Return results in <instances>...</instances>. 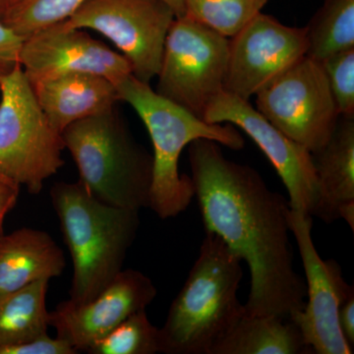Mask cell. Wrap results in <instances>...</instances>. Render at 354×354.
<instances>
[{
  "instance_id": "6da1fadb",
  "label": "cell",
  "mask_w": 354,
  "mask_h": 354,
  "mask_svg": "<svg viewBox=\"0 0 354 354\" xmlns=\"http://www.w3.org/2000/svg\"><path fill=\"white\" fill-rule=\"evenodd\" d=\"M221 146L207 139L188 146L205 230L248 265L250 292L243 315L291 321L304 308L306 285L293 267L290 204L252 167L225 157Z\"/></svg>"
},
{
  "instance_id": "7a4b0ae2",
  "label": "cell",
  "mask_w": 354,
  "mask_h": 354,
  "mask_svg": "<svg viewBox=\"0 0 354 354\" xmlns=\"http://www.w3.org/2000/svg\"><path fill=\"white\" fill-rule=\"evenodd\" d=\"M242 260L206 232L199 255L162 328L160 353L212 354L243 317L237 297Z\"/></svg>"
},
{
  "instance_id": "3957f363",
  "label": "cell",
  "mask_w": 354,
  "mask_h": 354,
  "mask_svg": "<svg viewBox=\"0 0 354 354\" xmlns=\"http://www.w3.org/2000/svg\"><path fill=\"white\" fill-rule=\"evenodd\" d=\"M50 199L73 266L68 300L88 304L122 271L140 211L102 203L78 181L55 183Z\"/></svg>"
},
{
  "instance_id": "277c9868",
  "label": "cell",
  "mask_w": 354,
  "mask_h": 354,
  "mask_svg": "<svg viewBox=\"0 0 354 354\" xmlns=\"http://www.w3.org/2000/svg\"><path fill=\"white\" fill-rule=\"evenodd\" d=\"M118 100L127 102L147 128L152 141L153 178L150 207L162 220L183 213L195 197L191 177L179 172V158L185 147L198 139L215 141L234 150L244 139L227 123H209L158 95L150 84L132 74L116 85Z\"/></svg>"
},
{
  "instance_id": "5b68a950",
  "label": "cell",
  "mask_w": 354,
  "mask_h": 354,
  "mask_svg": "<svg viewBox=\"0 0 354 354\" xmlns=\"http://www.w3.org/2000/svg\"><path fill=\"white\" fill-rule=\"evenodd\" d=\"M78 183L95 199L120 208L150 207L153 157L133 139L115 106L62 133Z\"/></svg>"
},
{
  "instance_id": "8992f818",
  "label": "cell",
  "mask_w": 354,
  "mask_h": 354,
  "mask_svg": "<svg viewBox=\"0 0 354 354\" xmlns=\"http://www.w3.org/2000/svg\"><path fill=\"white\" fill-rule=\"evenodd\" d=\"M64 149L18 65L0 80V176L39 194L64 167Z\"/></svg>"
},
{
  "instance_id": "52a82bcc",
  "label": "cell",
  "mask_w": 354,
  "mask_h": 354,
  "mask_svg": "<svg viewBox=\"0 0 354 354\" xmlns=\"http://www.w3.org/2000/svg\"><path fill=\"white\" fill-rule=\"evenodd\" d=\"M228 57L230 39L186 16L176 17L165 39L155 91L203 118L225 91Z\"/></svg>"
},
{
  "instance_id": "ba28073f",
  "label": "cell",
  "mask_w": 354,
  "mask_h": 354,
  "mask_svg": "<svg viewBox=\"0 0 354 354\" xmlns=\"http://www.w3.org/2000/svg\"><path fill=\"white\" fill-rule=\"evenodd\" d=\"M255 95L266 120L311 153L329 141L341 118L322 64L308 55Z\"/></svg>"
},
{
  "instance_id": "9c48e42d",
  "label": "cell",
  "mask_w": 354,
  "mask_h": 354,
  "mask_svg": "<svg viewBox=\"0 0 354 354\" xmlns=\"http://www.w3.org/2000/svg\"><path fill=\"white\" fill-rule=\"evenodd\" d=\"M176 18L164 0H86L66 22L108 39L131 65L132 75L150 84Z\"/></svg>"
},
{
  "instance_id": "30bf717a",
  "label": "cell",
  "mask_w": 354,
  "mask_h": 354,
  "mask_svg": "<svg viewBox=\"0 0 354 354\" xmlns=\"http://www.w3.org/2000/svg\"><path fill=\"white\" fill-rule=\"evenodd\" d=\"M288 225L297 241L305 272L306 297L304 308L291 319L304 337L305 344L317 354H351L353 348L344 339L337 313L353 293L335 260H324L312 239L313 218L290 209Z\"/></svg>"
},
{
  "instance_id": "8fae6325",
  "label": "cell",
  "mask_w": 354,
  "mask_h": 354,
  "mask_svg": "<svg viewBox=\"0 0 354 354\" xmlns=\"http://www.w3.org/2000/svg\"><path fill=\"white\" fill-rule=\"evenodd\" d=\"M203 118L209 123H230L245 132L285 184L290 209L319 218L321 194L309 150L279 131L248 101L225 91L212 101Z\"/></svg>"
},
{
  "instance_id": "7c38bea8",
  "label": "cell",
  "mask_w": 354,
  "mask_h": 354,
  "mask_svg": "<svg viewBox=\"0 0 354 354\" xmlns=\"http://www.w3.org/2000/svg\"><path fill=\"white\" fill-rule=\"evenodd\" d=\"M230 39L225 92L249 101L307 53L306 27L260 12Z\"/></svg>"
},
{
  "instance_id": "4fadbf2b",
  "label": "cell",
  "mask_w": 354,
  "mask_h": 354,
  "mask_svg": "<svg viewBox=\"0 0 354 354\" xmlns=\"http://www.w3.org/2000/svg\"><path fill=\"white\" fill-rule=\"evenodd\" d=\"M19 64L31 84L69 74H91L116 86L132 74L131 65L121 53L71 27L66 20L25 38Z\"/></svg>"
},
{
  "instance_id": "5bb4252c",
  "label": "cell",
  "mask_w": 354,
  "mask_h": 354,
  "mask_svg": "<svg viewBox=\"0 0 354 354\" xmlns=\"http://www.w3.org/2000/svg\"><path fill=\"white\" fill-rule=\"evenodd\" d=\"M156 297L152 279L137 270H122L92 301L75 304L66 300L58 304L50 312L48 325L77 353H87L128 317L145 310Z\"/></svg>"
},
{
  "instance_id": "9a60e30c",
  "label": "cell",
  "mask_w": 354,
  "mask_h": 354,
  "mask_svg": "<svg viewBox=\"0 0 354 354\" xmlns=\"http://www.w3.org/2000/svg\"><path fill=\"white\" fill-rule=\"evenodd\" d=\"M41 111L51 127L62 133L77 121L114 108L118 88L104 77L69 74L32 84Z\"/></svg>"
},
{
  "instance_id": "2e32d148",
  "label": "cell",
  "mask_w": 354,
  "mask_h": 354,
  "mask_svg": "<svg viewBox=\"0 0 354 354\" xmlns=\"http://www.w3.org/2000/svg\"><path fill=\"white\" fill-rule=\"evenodd\" d=\"M321 208L319 218H342L354 230V118H339L329 141L311 153Z\"/></svg>"
},
{
  "instance_id": "e0dca14e",
  "label": "cell",
  "mask_w": 354,
  "mask_h": 354,
  "mask_svg": "<svg viewBox=\"0 0 354 354\" xmlns=\"http://www.w3.org/2000/svg\"><path fill=\"white\" fill-rule=\"evenodd\" d=\"M64 251L44 230L23 227L0 235V297L64 271Z\"/></svg>"
},
{
  "instance_id": "ac0fdd59",
  "label": "cell",
  "mask_w": 354,
  "mask_h": 354,
  "mask_svg": "<svg viewBox=\"0 0 354 354\" xmlns=\"http://www.w3.org/2000/svg\"><path fill=\"white\" fill-rule=\"evenodd\" d=\"M295 323L276 316H244L212 354H310Z\"/></svg>"
},
{
  "instance_id": "d6986e66",
  "label": "cell",
  "mask_w": 354,
  "mask_h": 354,
  "mask_svg": "<svg viewBox=\"0 0 354 354\" xmlns=\"http://www.w3.org/2000/svg\"><path fill=\"white\" fill-rule=\"evenodd\" d=\"M50 281H39L0 297V346L32 341L48 334Z\"/></svg>"
},
{
  "instance_id": "ffe728a7",
  "label": "cell",
  "mask_w": 354,
  "mask_h": 354,
  "mask_svg": "<svg viewBox=\"0 0 354 354\" xmlns=\"http://www.w3.org/2000/svg\"><path fill=\"white\" fill-rule=\"evenodd\" d=\"M306 55L322 62L354 48V0H325L306 26Z\"/></svg>"
},
{
  "instance_id": "44dd1931",
  "label": "cell",
  "mask_w": 354,
  "mask_h": 354,
  "mask_svg": "<svg viewBox=\"0 0 354 354\" xmlns=\"http://www.w3.org/2000/svg\"><path fill=\"white\" fill-rule=\"evenodd\" d=\"M268 0H185L184 15L232 38L261 12Z\"/></svg>"
},
{
  "instance_id": "7402d4cb",
  "label": "cell",
  "mask_w": 354,
  "mask_h": 354,
  "mask_svg": "<svg viewBox=\"0 0 354 354\" xmlns=\"http://www.w3.org/2000/svg\"><path fill=\"white\" fill-rule=\"evenodd\" d=\"M160 351V328L149 320L145 310L125 319L104 339L88 348V354H155Z\"/></svg>"
},
{
  "instance_id": "603a6c76",
  "label": "cell",
  "mask_w": 354,
  "mask_h": 354,
  "mask_svg": "<svg viewBox=\"0 0 354 354\" xmlns=\"http://www.w3.org/2000/svg\"><path fill=\"white\" fill-rule=\"evenodd\" d=\"M86 0H22L1 18L22 38L68 19Z\"/></svg>"
},
{
  "instance_id": "cb8c5ba5",
  "label": "cell",
  "mask_w": 354,
  "mask_h": 354,
  "mask_svg": "<svg viewBox=\"0 0 354 354\" xmlns=\"http://www.w3.org/2000/svg\"><path fill=\"white\" fill-rule=\"evenodd\" d=\"M320 62L339 116L354 118V48L339 51Z\"/></svg>"
},
{
  "instance_id": "d4e9b609",
  "label": "cell",
  "mask_w": 354,
  "mask_h": 354,
  "mask_svg": "<svg viewBox=\"0 0 354 354\" xmlns=\"http://www.w3.org/2000/svg\"><path fill=\"white\" fill-rule=\"evenodd\" d=\"M78 353L59 337L48 334L13 346H0V354H76Z\"/></svg>"
},
{
  "instance_id": "484cf974",
  "label": "cell",
  "mask_w": 354,
  "mask_h": 354,
  "mask_svg": "<svg viewBox=\"0 0 354 354\" xmlns=\"http://www.w3.org/2000/svg\"><path fill=\"white\" fill-rule=\"evenodd\" d=\"M23 41L24 38L0 20V80L20 65Z\"/></svg>"
},
{
  "instance_id": "4316f807",
  "label": "cell",
  "mask_w": 354,
  "mask_h": 354,
  "mask_svg": "<svg viewBox=\"0 0 354 354\" xmlns=\"http://www.w3.org/2000/svg\"><path fill=\"white\" fill-rule=\"evenodd\" d=\"M337 322L348 346H354V293L341 305L337 313Z\"/></svg>"
},
{
  "instance_id": "83f0119b",
  "label": "cell",
  "mask_w": 354,
  "mask_h": 354,
  "mask_svg": "<svg viewBox=\"0 0 354 354\" xmlns=\"http://www.w3.org/2000/svg\"><path fill=\"white\" fill-rule=\"evenodd\" d=\"M20 187L16 184L0 181V235L3 234L6 216L17 204Z\"/></svg>"
},
{
  "instance_id": "f1b7e54d",
  "label": "cell",
  "mask_w": 354,
  "mask_h": 354,
  "mask_svg": "<svg viewBox=\"0 0 354 354\" xmlns=\"http://www.w3.org/2000/svg\"><path fill=\"white\" fill-rule=\"evenodd\" d=\"M22 0H0V19L3 18L14 7L18 6Z\"/></svg>"
},
{
  "instance_id": "f546056e",
  "label": "cell",
  "mask_w": 354,
  "mask_h": 354,
  "mask_svg": "<svg viewBox=\"0 0 354 354\" xmlns=\"http://www.w3.org/2000/svg\"><path fill=\"white\" fill-rule=\"evenodd\" d=\"M164 1L174 11L176 17H181L184 15L185 0H164Z\"/></svg>"
},
{
  "instance_id": "4dcf8cb0",
  "label": "cell",
  "mask_w": 354,
  "mask_h": 354,
  "mask_svg": "<svg viewBox=\"0 0 354 354\" xmlns=\"http://www.w3.org/2000/svg\"><path fill=\"white\" fill-rule=\"evenodd\" d=\"M0 181H3V183H10V181L7 180V179L3 178V177H1V176H0ZM13 184H14V183H13Z\"/></svg>"
},
{
  "instance_id": "1f68e13d",
  "label": "cell",
  "mask_w": 354,
  "mask_h": 354,
  "mask_svg": "<svg viewBox=\"0 0 354 354\" xmlns=\"http://www.w3.org/2000/svg\"><path fill=\"white\" fill-rule=\"evenodd\" d=\"M2 235V234H1Z\"/></svg>"
}]
</instances>
